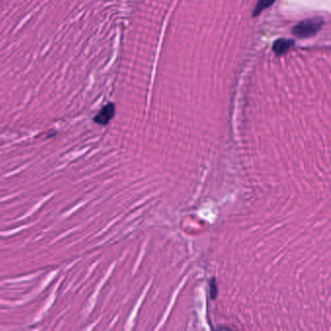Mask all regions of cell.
<instances>
[{
	"label": "cell",
	"instance_id": "cell-1",
	"mask_svg": "<svg viewBox=\"0 0 331 331\" xmlns=\"http://www.w3.org/2000/svg\"><path fill=\"white\" fill-rule=\"evenodd\" d=\"M324 22L319 18L307 19L298 23L292 29V33L299 38H309L318 33V31L323 27Z\"/></svg>",
	"mask_w": 331,
	"mask_h": 331
},
{
	"label": "cell",
	"instance_id": "cell-5",
	"mask_svg": "<svg viewBox=\"0 0 331 331\" xmlns=\"http://www.w3.org/2000/svg\"><path fill=\"white\" fill-rule=\"evenodd\" d=\"M211 297L212 299H215L217 297V293H218V289H217V284H216V280L213 279L211 282Z\"/></svg>",
	"mask_w": 331,
	"mask_h": 331
},
{
	"label": "cell",
	"instance_id": "cell-4",
	"mask_svg": "<svg viewBox=\"0 0 331 331\" xmlns=\"http://www.w3.org/2000/svg\"><path fill=\"white\" fill-rule=\"evenodd\" d=\"M276 0H258L254 12H253V17H257L261 12H263L266 8L270 7Z\"/></svg>",
	"mask_w": 331,
	"mask_h": 331
},
{
	"label": "cell",
	"instance_id": "cell-2",
	"mask_svg": "<svg viewBox=\"0 0 331 331\" xmlns=\"http://www.w3.org/2000/svg\"><path fill=\"white\" fill-rule=\"evenodd\" d=\"M116 113V107L114 103H108L98 112V114L94 118V122L99 126H107Z\"/></svg>",
	"mask_w": 331,
	"mask_h": 331
},
{
	"label": "cell",
	"instance_id": "cell-3",
	"mask_svg": "<svg viewBox=\"0 0 331 331\" xmlns=\"http://www.w3.org/2000/svg\"><path fill=\"white\" fill-rule=\"evenodd\" d=\"M293 45L294 42L290 39H279L273 44V51L277 55H282L287 52Z\"/></svg>",
	"mask_w": 331,
	"mask_h": 331
}]
</instances>
